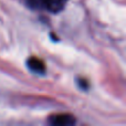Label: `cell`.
Returning a JSON list of instances; mask_svg holds the SVG:
<instances>
[{
	"label": "cell",
	"mask_w": 126,
	"mask_h": 126,
	"mask_svg": "<svg viewBox=\"0 0 126 126\" xmlns=\"http://www.w3.org/2000/svg\"><path fill=\"white\" fill-rule=\"evenodd\" d=\"M27 66L30 71L38 74H43L46 72V64L41 59L37 57H30L27 60Z\"/></svg>",
	"instance_id": "cell-3"
},
{
	"label": "cell",
	"mask_w": 126,
	"mask_h": 126,
	"mask_svg": "<svg viewBox=\"0 0 126 126\" xmlns=\"http://www.w3.org/2000/svg\"><path fill=\"white\" fill-rule=\"evenodd\" d=\"M67 0H26L27 6L33 10H44L58 13L63 10Z\"/></svg>",
	"instance_id": "cell-1"
},
{
	"label": "cell",
	"mask_w": 126,
	"mask_h": 126,
	"mask_svg": "<svg viewBox=\"0 0 126 126\" xmlns=\"http://www.w3.org/2000/svg\"><path fill=\"white\" fill-rule=\"evenodd\" d=\"M78 85L80 86V89L84 90V91H86V90L89 89V82H87L85 79H83V78L78 79Z\"/></svg>",
	"instance_id": "cell-4"
},
{
	"label": "cell",
	"mask_w": 126,
	"mask_h": 126,
	"mask_svg": "<svg viewBox=\"0 0 126 126\" xmlns=\"http://www.w3.org/2000/svg\"><path fill=\"white\" fill-rule=\"evenodd\" d=\"M75 122V117L71 114H55L49 118V124L53 126H72Z\"/></svg>",
	"instance_id": "cell-2"
}]
</instances>
